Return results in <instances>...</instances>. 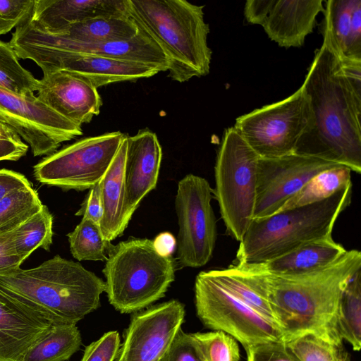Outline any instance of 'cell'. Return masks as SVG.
Here are the masks:
<instances>
[{"mask_svg": "<svg viewBox=\"0 0 361 361\" xmlns=\"http://www.w3.org/2000/svg\"><path fill=\"white\" fill-rule=\"evenodd\" d=\"M301 87L313 122L295 153L322 157L360 173L361 68L343 69L322 44Z\"/></svg>", "mask_w": 361, "mask_h": 361, "instance_id": "6da1fadb", "label": "cell"}, {"mask_svg": "<svg viewBox=\"0 0 361 361\" xmlns=\"http://www.w3.org/2000/svg\"><path fill=\"white\" fill-rule=\"evenodd\" d=\"M242 269L253 276L268 301L284 342L310 334L343 345L337 310L343 290L361 269L359 250H346L329 266L300 276H277Z\"/></svg>", "mask_w": 361, "mask_h": 361, "instance_id": "7a4b0ae2", "label": "cell"}, {"mask_svg": "<svg viewBox=\"0 0 361 361\" xmlns=\"http://www.w3.org/2000/svg\"><path fill=\"white\" fill-rule=\"evenodd\" d=\"M105 288L95 274L59 255L32 269L0 273V290L52 324H76L98 308Z\"/></svg>", "mask_w": 361, "mask_h": 361, "instance_id": "3957f363", "label": "cell"}, {"mask_svg": "<svg viewBox=\"0 0 361 361\" xmlns=\"http://www.w3.org/2000/svg\"><path fill=\"white\" fill-rule=\"evenodd\" d=\"M126 15L162 50L179 82L207 75L212 50L204 6L185 0H126Z\"/></svg>", "mask_w": 361, "mask_h": 361, "instance_id": "277c9868", "label": "cell"}, {"mask_svg": "<svg viewBox=\"0 0 361 361\" xmlns=\"http://www.w3.org/2000/svg\"><path fill=\"white\" fill-rule=\"evenodd\" d=\"M351 197L352 183L323 201L253 219L240 241L237 264H262L306 243L332 236Z\"/></svg>", "mask_w": 361, "mask_h": 361, "instance_id": "5b68a950", "label": "cell"}, {"mask_svg": "<svg viewBox=\"0 0 361 361\" xmlns=\"http://www.w3.org/2000/svg\"><path fill=\"white\" fill-rule=\"evenodd\" d=\"M102 271L110 304L130 313L164 296L175 278V263L171 255H161L152 240L133 238L112 245Z\"/></svg>", "mask_w": 361, "mask_h": 361, "instance_id": "8992f818", "label": "cell"}, {"mask_svg": "<svg viewBox=\"0 0 361 361\" xmlns=\"http://www.w3.org/2000/svg\"><path fill=\"white\" fill-rule=\"evenodd\" d=\"M259 159L233 126L225 130L216 156L213 193L228 233L239 242L253 220Z\"/></svg>", "mask_w": 361, "mask_h": 361, "instance_id": "52a82bcc", "label": "cell"}, {"mask_svg": "<svg viewBox=\"0 0 361 361\" xmlns=\"http://www.w3.org/2000/svg\"><path fill=\"white\" fill-rule=\"evenodd\" d=\"M312 122L309 98L300 87L283 100L238 117L233 127L260 158L269 159L295 153Z\"/></svg>", "mask_w": 361, "mask_h": 361, "instance_id": "ba28073f", "label": "cell"}, {"mask_svg": "<svg viewBox=\"0 0 361 361\" xmlns=\"http://www.w3.org/2000/svg\"><path fill=\"white\" fill-rule=\"evenodd\" d=\"M126 136L116 131L81 139L37 164L35 178L66 190L90 189L102 178Z\"/></svg>", "mask_w": 361, "mask_h": 361, "instance_id": "9c48e42d", "label": "cell"}, {"mask_svg": "<svg viewBox=\"0 0 361 361\" xmlns=\"http://www.w3.org/2000/svg\"><path fill=\"white\" fill-rule=\"evenodd\" d=\"M195 293L197 314L204 325L231 336L245 350L260 343L284 341L276 324L230 294L205 271L197 276Z\"/></svg>", "mask_w": 361, "mask_h": 361, "instance_id": "30bf717a", "label": "cell"}, {"mask_svg": "<svg viewBox=\"0 0 361 361\" xmlns=\"http://www.w3.org/2000/svg\"><path fill=\"white\" fill-rule=\"evenodd\" d=\"M213 190L204 178L188 174L178 183L175 207L178 217L177 257L183 267H200L212 257L216 239L211 204Z\"/></svg>", "mask_w": 361, "mask_h": 361, "instance_id": "8fae6325", "label": "cell"}, {"mask_svg": "<svg viewBox=\"0 0 361 361\" xmlns=\"http://www.w3.org/2000/svg\"><path fill=\"white\" fill-rule=\"evenodd\" d=\"M0 121L28 143L35 157L52 154L62 142L82 134L80 126L58 114L34 93L18 94L1 87Z\"/></svg>", "mask_w": 361, "mask_h": 361, "instance_id": "7c38bea8", "label": "cell"}, {"mask_svg": "<svg viewBox=\"0 0 361 361\" xmlns=\"http://www.w3.org/2000/svg\"><path fill=\"white\" fill-rule=\"evenodd\" d=\"M18 59L33 61L43 73L66 70L98 88L113 82L150 78L159 72L152 66L95 55L65 51L44 46L9 41Z\"/></svg>", "mask_w": 361, "mask_h": 361, "instance_id": "4fadbf2b", "label": "cell"}, {"mask_svg": "<svg viewBox=\"0 0 361 361\" xmlns=\"http://www.w3.org/2000/svg\"><path fill=\"white\" fill-rule=\"evenodd\" d=\"M342 166L322 157L298 153L277 158L259 157L253 219L276 213L314 176Z\"/></svg>", "mask_w": 361, "mask_h": 361, "instance_id": "5bb4252c", "label": "cell"}, {"mask_svg": "<svg viewBox=\"0 0 361 361\" xmlns=\"http://www.w3.org/2000/svg\"><path fill=\"white\" fill-rule=\"evenodd\" d=\"M183 305L172 300L135 314L115 361H161L184 320Z\"/></svg>", "mask_w": 361, "mask_h": 361, "instance_id": "9a60e30c", "label": "cell"}, {"mask_svg": "<svg viewBox=\"0 0 361 361\" xmlns=\"http://www.w3.org/2000/svg\"><path fill=\"white\" fill-rule=\"evenodd\" d=\"M30 16L16 27L10 41L141 63L154 66L159 72L169 70V61L162 50L141 30L129 40L83 43L48 34L37 29L30 22Z\"/></svg>", "mask_w": 361, "mask_h": 361, "instance_id": "2e32d148", "label": "cell"}, {"mask_svg": "<svg viewBox=\"0 0 361 361\" xmlns=\"http://www.w3.org/2000/svg\"><path fill=\"white\" fill-rule=\"evenodd\" d=\"M324 11L322 0H248L244 16L248 23L261 25L280 47L289 48L303 45Z\"/></svg>", "mask_w": 361, "mask_h": 361, "instance_id": "e0dca14e", "label": "cell"}, {"mask_svg": "<svg viewBox=\"0 0 361 361\" xmlns=\"http://www.w3.org/2000/svg\"><path fill=\"white\" fill-rule=\"evenodd\" d=\"M162 150L156 133L142 129L127 137L122 224L127 227L142 200L156 188Z\"/></svg>", "mask_w": 361, "mask_h": 361, "instance_id": "ac0fdd59", "label": "cell"}, {"mask_svg": "<svg viewBox=\"0 0 361 361\" xmlns=\"http://www.w3.org/2000/svg\"><path fill=\"white\" fill-rule=\"evenodd\" d=\"M37 92L42 102L80 127L98 115L102 105L97 88L66 70L44 73Z\"/></svg>", "mask_w": 361, "mask_h": 361, "instance_id": "d6986e66", "label": "cell"}, {"mask_svg": "<svg viewBox=\"0 0 361 361\" xmlns=\"http://www.w3.org/2000/svg\"><path fill=\"white\" fill-rule=\"evenodd\" d=\"M51 324L42 314L0 290V361H22Z\"/></svg>", "mask_w": 361, "mask_h": 361, "instance_id": "ffe728a7", "label": "cell"}, {"mask_svg": "<svg viewBox=\"0 0 361 361\" xmlns=\"http://www.w3.org/2000/svg\"><path fill=\"white\" fill-rule=\"evenodd\" d=\"M126 15V0H35L30 23L51 35L99 17Z\"/></svg>", "mask_w": 361, "mask_h": 361, "instance_id": "44dd1931", "label": "cell"}, {"mask_svg": "<svg viewBox=\"0 0 361 361\" xmlns=\"http://www.w3.org/2000/svg\"><path fill=\"white\" fill-rule=\"evenodd\" d=\"M324 2L323 44L341 63L361 62V0Z\"/></svg>", "mask_w": 361, "mask_h": 361, "instance_id": "7402d4cb", "label": "cell"}, {"mask_svg": "<svg viewBox=\"0 0 361 361\" xmlns=\"http://www.w3.org/2000/svg\"><path fill=\"white\" fill-rule=\"evenodd\" d=\"M346 250L331 236L306 243L289 252L262 264L238 265L246 270L263 274L295 276L309 274L329 266Z\"/></svg>", "mask_w": 361, "mask_h": 361, "instance_id": "603a6c76", "label": "cell"}, {"mask_svg": "<svg viewBox=\"0 0 361 361\" xmlns=\"http://www.w3.org/2000/svg\"><path fill=\"white\" fill-rule=\"evenodd\" d=\"M127 137L123 139L112 162L99 180L102 216L99 223L104 238L111 242L122 235L124 195V166Z\"/></svg>", "mask_w": 361, "mask_h": 361, "instance_id": "cb8c5ba5", "label": "cell"}, {"mask_svg": "<svg viewBox=\"0 0 361 361\" xmlns=\"http://www.w3.org/2000/svg\"><path fill=\"white\" fill-rule=\"evenodd\" d=\"M139 32L133 20L123 15L87 20L74 24L56 35L78 42L99 43L129 40Z\"/></svg>", "mask_w": 361, "mask_h": 361, "instance_id": "d4e9b609", "label": "cell"}, {"mask_svg": "<svg viewBox=\"0 0 361 361\" xmlns=\"http://www.w3.org/2000/svg\"><path fill=\"white\" fill-rule=\"evenodd\" d=\"M205 272L230 294L261 317L277 326L268 301L248 272L237 264L229 266L224 269Z\"/></svg>", "mask_w": 361, "mask_h": 361, "instance_id": "484cf974", "label": "cell"}, {"mask_svg": "<svg viewBox=\"0 0 361 361\" xmlns=\"http://www.w3.org/2000/svg\"><path fill=\"white\" fill-rule=\"evenodd\" d=\"M82 343L76 324H52L25 354L22 361H66Z\"/></svg>", "mask_w": 361, "mask_h": 361, "instance_id": "4316f807", "label": "cell"}, {"mask_svg": "<svg viewBox=\"0 0 361 361\" xmlns=\"http://www.w3.org/2000/svg\"><path fill=\"white\" fill-rule=\"evenodd\" d=\"M351 173L349 168L342 166L317 174L278 212L317 203L331 197L352 183Z\"/></svg>", "mask_w": 361, "mask_h": 361, "instance_id": "83f0119b", "label": "cell"}, {"mask_svg": "<svg viewBox=\"0 0 361 361\" xmlns=\"http://www.w3.org/2000/svg\"><path fill=\"white\" fill-rule=\"evenodd\" d=\"M337 329L353 350L361 348V269L350 279L341 295L337 310Z\"/></svg>", "mask_w": 361, "mask_h": 361, "instance_id": "f1b7e54d", "label": "cell"}, {"mask_svg": "<svg viewBox=\"0 0 361 361\" xmlns=\"http://www.w3.org/2000/svg\"><path fill=\"white\" fill-rule=\"evenodd\" d=\"M52 215L43 204L37 212L12 230L16 252L23 261L39 247L49 250L52 244Z\"/></svg>", "mask_w": 361, "mask_h": 361, "instance_id": "f546056e", "label": "cell"}, {"mask_svg": "<svg viewBox=\"0 0 361 361\" xmlns=\"http://www.w3.org/2000/svg\"><path fill=\"white\" fill-rule=\"evenodd\" d=\"M72 255L78 261H106L112 245L106 241L98 224L82 218L68 235Z\"/></svg>", "mask_w": 361, "mask_h": 361, "instance_id": "4dcf8cb0", "label": "cell"}, {"mask_svg": "<svg viewBox=\"0 0 361 361\" xmlns=\"http://www.w3.org/2000/svg\"><path fill=\"white\" fill-rule=\"evenodd\" d=\"M42 206L31 185L12 191L0 200V233L13 230Z\"/></svg>", "mask_w": 361, "mask_h": 361, "instance_id": "1f68e13d", "label": "cell"}, {"mask_svg": "<svg viewBox=\"0 0 361 361\" xmlns=\"http://www.w3.org/2000/svg\"><path fill=\"white\" fill-rule=\"evenodd\" d=\"M13 47L0 40V87L18 93L29 94L37 91L39 80L18 61Z\"/></svg>", "mask_w": 361, "mask_h": 361, "instance_id": "d6a6232c", "label": "cell"}, {"mask_svg": "<svg viewBox=\"0 0 361 361\" xmlns=\"http://www.w3.org/2000/svg\"><path fill=\"white\" fill-rule=\"evenodd\" d=\"M285 343L300 361H351L343 345L331 343L314 334H304Z\"/></svg>", "mask_w": 361, "mask_h": 361, "instance_id": "836d02e7", "label": "cell"}, {"mask_svg": "<svg viewBox=\"0 0 361 361\" xmlns=\"http://www.w3.org/2000/svg\"><path fill=\"white\" fill-rule=\"evenodd\" d=\"M191 334L204 361H240L239 345L231 336L221 331Z\"/></svg>", "mask_w": 361, "mask_h": 361, "instance_id": "e575fe53", "label": "cell"}, {"mask_svg": "<svg viewBox=\"0 0 361 361\" xmlns=\"http://www.w3.org/2000/svg\"><path fill=\"white\" fill-rule=\"evenodd\" d=\"M35 0H0V36L18 26L32 13Z\"/></svg>", "mask_w": 361, "mask_h": 361, "instance_id": "d590c367", "label": "cell"}, {"mask_svg": "<svg viewBox=\"0 0 361 361\" xmlns=\"http://www.w3.org/2000/svg\"><path fill=\"white\" fill-rule=\"evenodd\" d=\"M161 361H204L192 334L179 329Z\"/></svg>", "mask_w": 361, "mask_h": 361, "instance_id": "8d00e7d4", "label": "cell"}, {"mask_svg": "<svg viewBox=\"0 0 361 361\" xmlns=\"http://www.w3.org/2000/svg\"><path fill=\"white\" fill-rule=\"evenodd\" d=\"M120 345L118 332L109 331L85 348L81 361H115Z\"/></svg>", "mask_w": 361, "mask_h": 361, "instance_id": "74e56055", "label": "cell"}, {"mask_svg": "<svg viewBox=\"0 0 361 361\" xmlns=\"http://www.w3.org/2000/svg\"><path fill=\"white\" fill-rule=\"evenodd\" d=\"M245 351L247 361H300L284 341L260 343Z\"/></svg>", "mask_w": 361, "mask_h": 361, "instance_id": "f35d334b", "label": "cell"}, {"mask_svg": "<svg viewBox=\"0 0 361 361\" xmlns=\"http://www.w3.org/2000/svg\"><path fill=\"white\" fill-rule=\"evenodd\" d=\"M28 145L8 125L0 121V161H17L24 157Z\"/></svg>", "mask_w": 361, "mask_h": 361, "instance_id": "ab89813d", "label": "cell"}, {"mask_svg": "<svg viewBox=\"0 0 361 361\" xmlns=\"http://www.w3.org/2000/svg\"><path fill=\"white\" fill-rule=\"evenodd\" d=\"M23 262L16 252L12 231L0 233V273L19 268Z\"/></svg>", "mask_w": 361, "mask_h": 361, "instance_id": "60d3db41", "label": "cell"}, {"mask_svg": "<svg viewBox=\"0 0 361 361\" xmlns=\"http://www.w3.org/2000/svg\"><path fill=\"white\" fill-rule=\"evenodd\" d=\"M75 215L91 219L99 225L102 216L99 182L90 188L84 202Z\"/></svg>", "mask_w": 361, "mask_h": 361, "instance_id": "b9f144b4", "label": "cell"}, {"mask_svg": "<svg viewBox=\"0 0 361 361\" xmlns=\"http://www.w3.org/2000/svg\"><path fill=\"white\" fill-rule=\"evenodd\" d=\"M31 185L26 177L14 171L0 169V200L12 191Z\"/></svg>", "mask_w": 361, "mask_h": 361, "instance_id": "7bdbcfd3", "label": "cell"}, {"mask_svg": "<svg viewBox=\"0 0 361 361\" xmlns=\"http://www.w3.org/2000/svg\"><path fill=\"white\" fill-rule=\"evenodd\" d=\"M152 241L156 250L163 255H171L176 245L175 238L168 232L159 233Z\"/></svg>", "mask_w": 361, "mask_h": 361, "instance_id": "ee69618b", "label": "cell"}]
</instances>
